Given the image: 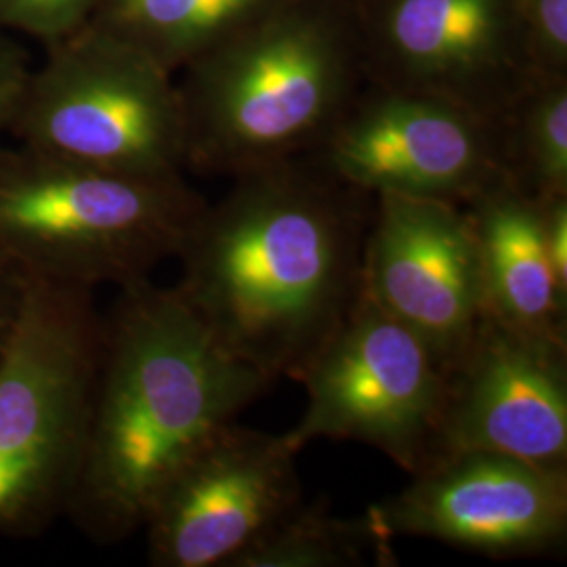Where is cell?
Instances as JSON below:
<instances>
[{"instance_id":"obj_1","label":"cell","mask_w":567,"mask_h":567,"mask_svg":"<svg viewBox=\"0 0 567 567\" xmlns=\"http://www.w3.org/2000/svg\"><path fill=\"white\" fill-rule=\"evenodd\" d=\"M118 290L65 508L100 545L143 529L175 471L274 385L217 343L175 288L142 280Z\"/></svg>"},{"instance_id":"obj_2","label":"cell","mask_w":567,"mask_h":567,"mask_svg":"<svg viewBox=\"0 0 567 567\" xmlns=\"http://www.w3.org/2000/svg\"><path fill=\"white\" fill-rule=\"evenodd\" d=\"M255 173L200 210L173 288L234 358L299 381L360 297L370 221L322 187Z\"/></svg>"},{"instance_id":"obj_3","label":"cell","mask_w":567,"mask_h":567,"mask_svg":"<svg viewBox=\"0 0 567 567\" xmlns=\"http://www.w3.org/2000/svg\"><path fill=\"white\" fill-rule=\"evenodd\" d=\"M177 177H135L0 147V257L28 282L150 280L203 210Z\"/></svg>"},{"instance_id":"obj_4","label":"cell","mask_w":567,"mask_h":567,"mask_svg":"<svg viewBox=\"0 0 567 567\" xmlns=\"http://www.w3.org/2000/svg\"><path fill=\"white\" fill-rule=\"evenodd\" d=\"M93 290L30 282L0 360V538H34L65 515L100 364Z\"/></svg>"},{"instance_id":"obj_5","label":"cell","mask_w":567,"mask_h":567,"mask_svg":"<svg viewBox=\"0 0 567 567\" xmlns=\"http://www.w3.org/2000/svg\"><path fill=\"white\" fill-rule=\"evenodd\" d=\"M53 44L9 124L21 147L122 175L177 177L185 118L163 63L118 34L76 30Z\"/></svg>"},{"instance_id":"obj_6","label":"cell","mask_w":567,"mask_h":567,"mask_svg":"<svg viewBox=\"0 0 567 567\" xmlns=\"http://www.w3.org/2000/svg\"><path fill=\"white\" fill-rule=\"evenodd\" d=\"M299 381L303 416L284 433L299 452L334 440L377 447L410 475L429 463L446 370L364 288Z\"/></svg>"},{"instance_id":"obj_7","label":"cell","mask_w":567,"mask_h":567,"mask_svg":"<svg viewBox=\"0 0 567 567\" xmlns=\"http://www.w3.org/2000/svg\"><path fill=\"white\" fill-rule=\"evenodd\" d=\"M389 538H425L489 559L559 557L567 468L492 452L447 454L368 511Z\"/></svg>"},{"instance_id":"obj_8","label":"cell","mask_w":567,"mask_h":567,"mask_svg":"<svg viewBox=\"0 0 567 567\" xmlns=\"http://www.w3.org/2000/svg\"><path fill=\"white\" fill-rule=\"evenodd\" d=\"M299 450L286 435L215 431L163 487L143 529L154 567H231L303 503Z\"/></svg>"},{"instance_id":"obj_9","label":"cell","mask_w":567,"mask_h":567,"mask_svg":"<svg viewBox=\"0 0 567 567\" xmlns=\"http://www.w3.org/2000/svg\"><path fill=\"white\" fill-rule=\"evenodd\" d=\"M339 70L316 34L284 28L215 65L183 103L185 156L252 166L318 133L334 116Z\"/></svg>"},{"instance_id":"obj_10","label":"cell","mask_w":567,"mask_h":567,"mask_svg":"<svg viewBox=\"0 0 567 567\" xmlns=\"http://www.w3.org/2000/svg\"><path fill=\"white\" fill-rule=\"evenodd\" d=\"M458 452L567 468L566 341L482 318L446 370L429 463Z\"/></svg>"},{"instance_id":"obj_11","label":"cell","mask_w":567,"mask_h":567,"mask_svg":"<svg viewBox=\"0 0 567 567\" xmlns=\"http://www.w3.org/2000/svg\"><path fill=\"white\" fill-rule=\"evenodd\" d=\"M362 288L447 370L486 316L473 227L458 204L379 194Z\"/></svg>"},{"instance_id":"obj_12","label":"cell","mask_w":567,"mask_h":567,"mask_svg":"<svg viewBox=\"0 0 567 567\" xmlns=\"http://www.w3.org/2000/svg\"><path fill=\"white\" fill-rule=\"evenodd\" d=\"M328 164L353 189L450 204L503 177L482 124L456 103L421 95H391L334 124Z\"/></svg>"},{"instance_id":"obj_13","label":"cell","mask_w":567,"mask_h":567,"mask_svg":"<svg viewBox=\"0 0 567 567\" xmlns=\"http://www.w3.org/2000/svg\"><path fill=\"white\" fill-rule=\"evenodd\" d=\"M466 204L486 316L567 343V290L548 261L543 200L501 177Z\"/></svg>"},{"instance_id":"obj_14","label":"cell","mask_w":567,"mask_h":567,"mask_svg":"<svg viewBox=\"0 0 567 567\" xmlns=\"http://www.w3.org/2000/svg\"><path fill=\"white\" fill-rule=\"evenodd\" d=\"M374 519L337 517L320 505L292 508L282 522L246 548L231 567L391 566L395 555Z\"/></svg>"},{"instance_id":"obj_15","label":"cell","mask_w":567,"mask_h":567,"mask_svg":"<svg viewBox=\"0 0 567 567\" xmlns=\"http://www.w3.org/2000/svg\"><path fill=\"white\" fill-rule=\"evenodd\" d=\"M494 28V0H400L391 18V37L404 58L431 72L471 65Z\"/></svg>"},{"instance_id":"obj_16","label":"cell","mask_w":567,"mask_h":567,"mask_svg":"<svg viewBox=\"0 0 567 567\" xmlns=\"http://www.w3.org/2000/svg\"><path fill=\"white\" fill-rule=\"evenodd\" d=\"M255 0H112L118 37L156 60V51H183L236 20Z\"/></svg>"},{"instance_id":"obj_17","label":"cell","mask_w":567,"mask_h":567,"mask_svg":"<svg viewBox=\"0 0 567 567\" xmlns=\"http://www.w3.org/2000/svg\"><path fill=\"white\" fill-rule=\"evenodd\" d=\"M527 183L524 189L534 198L567 194V95L550 89L532 103L522 128Z\"/></svg>"},{"instance_id":"obj_18","label":"cell","mask_w":567,"mask_h":567,"mask_svg":"<svg viewBox=\"0 0 567 567\" xmlns=\"http://www.w3.org/2000/svg\"><path fill=\"white\" fill-rule=\"evenodd\" d=\"M100 0H0V28L58 42L81 30Z\"/></svg>"},{"instance_id":"obj_19","label":"cell","mask_w":567,"mask_h":567,"mask_svg":"<svg viewBox=\"0 0 567 567\" xmlns=\"http://www.w3.org/2000/svg\"><path fill=\"white\" fill-rule=\"evenodd\" d=\"M30 70L20 49L7 39H0V135L9 131L21 91Z\"/></svg>"},{"instance_id":"obj_20","label":"cell","mask_w":567,"mask_h":567,"mask_svg":"<svg viewBox=\"0 0 567 567\" xmlns=\"http://www.w3.org/2000/svg\"><path fill=\"white\" fill-rule=\"evenodd\" d=\"M28 286L30 282L21 276L20 271L4 257H0V360L20 322Z\"/></svg>"},{"instance_id":"obj_21","label":"cell","mask_w":567,"mask_h":567,"mask_svg":"<svg viewBox=\"0 0 567 567\" xmlns=\"http://www.w3.org/2000/svg\"><path fill=\"white\" fill-rule=\"evenodd\" d=\"M543 224L547 243L548 261L555 278L567 290V200L566 196H553L543 200Z\"/></svg>"},{"instance_id":"obj_22","label":"cell","mask_w":567,"mask_h":567,"mask_svg":"<svg viewBox=\"0 0 567 567\" xmlns=\"http://www.w3.org/2000/svg\"><path fill=\"white\" fill-rule=\"evenodd\" d=\"M536 21L548 47L564 53L567 44V0H536Z\"/></svg>"}]
</instances>
